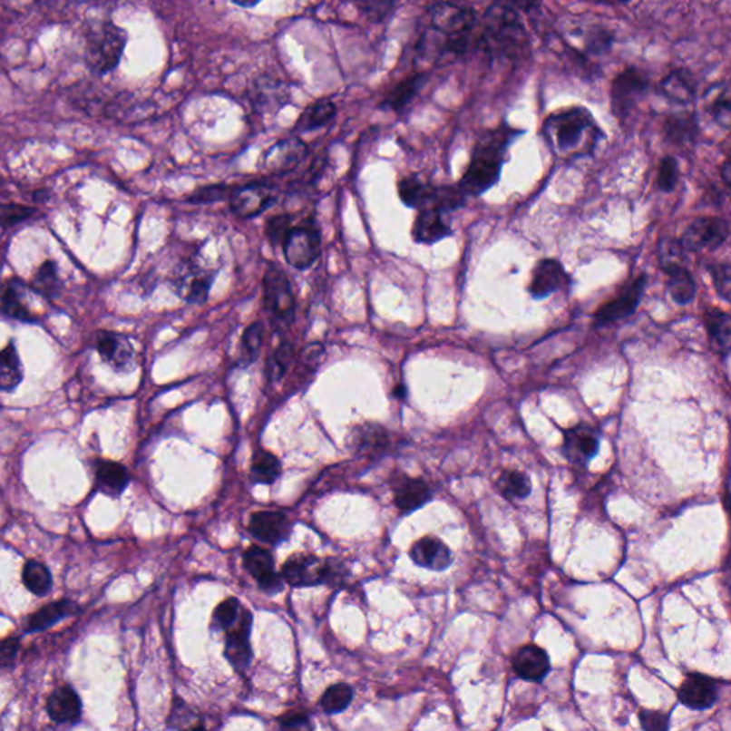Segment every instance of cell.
I'll list each match as a JSON object with an SVG mask.
<instances>
[{"label": "cell", "mask_w": 731, "mask_h": 731, "mask_svg": "<svg viewBox=\"0 0 731 731\" xmlns=\"http://www.w3.org/2000/svg\"><path fill=\"white\" fill-rule=\"evenodd\" d=\"M698 123L695 113L680 112L668 114L665 121L666 138L675 144H686L695 141Z\"/></svg>", "instance_id": "cell-33"}, {"label": "cell", "mask_w": 731, "mask_h": 731, "mask_svg": "<svg viewBox=\"0 0 731 731\" xmlns=\"http://www.w3.org/2000/svg\"><path fill=\"white\" fill-rule=\"evenodd\" d=\"M433 189L416 176L402 179L399 181V196L409 208H427L432 199Z\"/></svg>", "instance_id": "cell-41"}, {"label": "cell", "mask_w": 731, "mask_h": 731, "mask_svg": "<svg viewBox=\"0 0 731 731\" xmlns=\"http://www.w3.org/2000/svg\"><path fill=\"white\" fill-rule=\"evenodd\" d=\"M232 4H235L236 6L245 7V9H250V7L258 6L262 0H230Z\"/></svg>", "instance_id": "cell-60"}, {"label": "cell", "mask_w": 731, "mask_h": 731, "mask_svg": "<svg viewBox=\"0 0 731 731\" xmlns=\"http://www.w3.org/2000/svg\"><path fill=\"white\" fill-rule=\"evenodd\" d=\"M240 609L242 608H240L238 599H226L215 609V613L211 618V628L215 630H228L232 628L235 621L238 620Z\"/></svg>", "instance_id": "cell-49"}, {"label": "cell", "mask_w": 731, "mask_h": 731, "mask_svg": "<svg viewBox=\"0 0 731 731\" xmlns=\"http://www.w3.org/2000/svg\"><path fill=\"white\" fill-rule=\"evenodd\" d=\"M19 651V641L9 638L0 643V670L11 668Z\"/></svg>", "instance_id": "cell-57"}, {"label": "cell", "mask_w": 731, "mask_h": 731, "mask_svg": "<svg viewBox=\"0 0 731 731\" xmlns=\"http://www.w3.org/2000/svg\"><path fill=\"white\" fill-rule=\"evenodd\" d=\"M521 14H531L541 6V0H507Z\"/></svg>", "instance_id": "cell-59"}, {"label": "cell", "mask_w": 731, "mask_h": 731, "mask_svg": "<svg viewBox=\"0 0 731 731\" xmlns=\"http://www.w3.org/2000/svg\"><path fill=\"white\" fill-rule=\"evenodd\" d=\"M263 342V325L262 323H252L249 326L248 329L243 333L242 345H240V353H242V360L246 365L255 362L256 357L258 356V350Z\"/></svg>", "instance_id": "cell-48"}, {"label": "cell", "mask_w": 731, "mask_h": 731, "mask_svg": "<svg viewBox=\"0 0 731 731\" xmlns=\"http://www.w3.org/2000/svg\"><path fill=\"white\" fill-rule=\"evenodd\" d=\"M644 286H646V276H638L633 283L626 286L614 299L604 303L600 309L594 313L596 326L609 325V323L633 315L640 305Z\"/></svg>", "instance_id": "cell-13"}, {"label": "cell", "mask_w": 731, "mask_h": 731, "mask_svg": "<svg viewBox=\"0 0 731 731\" xmlns=\"http://www.w3.org/2000/svg\"><path fill=\"white\" fill-rule=\"evenodd\" d=\"M336 116V106L330 99H320L303 112L296 129L309 132L323 128Z\"/></svg>", "instance_id": "cell-37"}, {"label": "cell", "mask_w": 731, "mask_h": 731, "mask_svg": "<svg viewBox=\"0 0 731 731\" xmlns=\"http://www.w3.org/2000/svg\"><path fill=\"white\" fill-rule=\"evenodd\" d=\"M61 286V278L57 276V268L54 262H44L37 270L34 278V292L51 299L56 295Z\"/></svg>", "instance_id": "cell-46"}, {"label": "cell", "mask_w": 731, "mask_h": 731, "mask_svg": "<svg viewBox=\"0 0 731 731\" xmlns=\"http://www.w3.org/2000/svg\"><path fill=\"white\" fill-rule=\"evenodd\" d=\"M432 499V490L426 482L404 477L395 490V503L403 513H412Z\"/></svg>", "instance_id": "cell-27"}, {"label": "cell", "mask_w": 731, "mask_h": 731, "mask_svg": "<svg viewBox=\"0 0 731 731\" xmlns=\"http://www.w3.org/2000/svg\"><path fill=\"white\" fill-rule=\"evenodd\" d=\"M452 233L449 225L444 222L443 211L439 209L424 208L417 215L413 226V238L419 243L433 245Z\"/></svg>", "instance_id": "cell-26"}, {"label": "cell", "mask_w": 731, "mask_h": 731, "mask_svg": "<svg viewBox=\"0 0 731 731\" xmlns=\"http://www.w3.org/2000/svg\"><path fill=\"white\" fill-rule=\"evenodd\" d=\"M94 347L101 359L116 372H129L133 367V346L126 336L101 330L94 336Z\"/></svg>", "instance_id": "cell-14"}, {"label": "cell", "mask_w": 731, "mask_h": 731, "mask_svg": "<svg viewBox=\"0 0 731 731\" xmlns=\"http://www.w3.org/2000/svg\"><path fill=\"white\" fill-rule=\"evenodd\" d=\"M307 153V146L299 138L278 141L265 155V169L272 175H283L293 171Z\"/></svg>", "instance_id": "cell-17"}, {"label": "cell", "mask_w": 731, "mask_h": 731, "mask_svg": "<svg viewBox=\"0 0 731 731\" xmlns=\"http://www.w3.org/2000/svg\"><path fill=\"white\" fill-rule=\"evenodd\" d=\"M355 442L360 450H372L375 452H382L389 446V436H387L386 430L383 427L376 426V424H366V426H359L356 429Z\"/></svg>", "instance_id": "cell-43"}, {"label": "cell", "mask_w": 731, "mask_h": 731, "mask_svg": "<svg viewBox=\"0 0 731 731\" xmlns=\"http://www.w3.org/2000/svg\"><path fill=\"white\" fill-rule=\"evenodd\" d=\"M290 229H292L290 216L278 215L268 219V225H266V233H268V239L272 242L273 246L278 245V243L282 245Z\"/></svg>", "instance_id": "cell-53"}, {"label": "cell", "mask_w": 731, "mask_h": 731, "mask_svg": "<svg viewBox=\"0 0 731 731\" xmlns=\"http://www.w3.org/2000/svg\"><path fill=\"white\" fill-rule=\"evenodd\" d=\"M721 175H723V180H725L726 185L728 186V181H730V161H725V165L721 168Z\"/></svg>", "instance_id": "cell-61"}, {"label": "cell", "mask_w": 731, "mask_h": 731, "mask_svg": "<svg viewBox=\"0 0 731 731\" xmlns=\"http://www.w3.org/2000/svg\"><path fill=\"white\" fill-rule=\"evenodd\" d=\"M638 718L644 730L663 731L668 728V716L661 711L641 710Z\"/></svg>", "instance_id": "cell-55"}, {"label": "cell", "mask_w": 731, "mask_h": 731, "mask_svg": "<svg viewBox=\"0 0 731 731\" xmlns=\"http://www.w3.org/2000/svg\"><path fill=\"white\" fill-rule=\"evenodd\" d=\"M128 41V32L113 22H91L84 29L83 61L88 71L96 76L116 71Z\"/></svg>", "instance_id": "cell-4"}, {"label": "cell", "mask_w": 731, "mask_h": 731, "mask_svg": "<svg viewBox=\"0 0 731 731\" xmlns=\"http://www.w3.org/2000/svg\"><path fill=\"white\" fill-rule=\"evenodd\" d=\"M410 557L417 566L433 571H443L452 564L449 547L437 537H423L413 544Z\"/></svg>", "instance_id": "cell-21"}, {"label": "cell", "mask_w": 731, "mask_h": 731, "mask_svg": "<svg viewBox=\"0 0 731 731\" xmlns=\"http://www.w3.org/2000/svg\"><path fill=\"white\" fill-rule=\"evenodd\" d=\"M658 93L671 103L686 106L695 102L697 84L695 78L685 69H673L661 79Z\"/></svg>", "instance_id": "cell-24"}, {"label": "cell", "mask_w": 731, "mask_h": 731, "mask_svg": "<svg viewBox=\"0 0 731 731\" xmlns=\"http://www.w3.org/2000/svg\"><path fill=\"white\" fill-rule=\"evenodd\" d=\"M266 307L273 317L282 322H290L295 315V295L288 275L278 266H270L266 270L265 280Z\"/></svg>", "instance_id": "cell-9"}, {"label": "cell", "mask_w": 731, "mask_h": 731, "mask_svg": "<svg viewBox=\"0 0 731 731\" xmlns=\"http://www.w3.org/2000/svg\"><path fill=\"white\" fill-rule=\"evenodd\" d=\"M128 484L129 473L126 467L109 460L99 462L96 466V486L102 493L111 497L121 496Z\"/></svg>", "instance_id": "cell-30"}, {"label": "cell", "mask_w": 731, "mask_h": 731, "mask_svg": "<svg viewBox=\"0 0 731 731\" xmlns=\"http://www.w3.org/2000/svg\"><path fill=\"white\" fill-rule=\"evenodd\" d=\"M249 531L258 541L278 546L288 539L292 526L286 514L280 512H258L250 517Z\"/></svg>", "instance_id": "cell-18"}, {"label": "cell", "mask_w": 731, "mask_h": 731, "mask_svg": "<svg viewBox=\"0 0 731 731\" xmlns=\"http://www.w3.org/2000/svg\"><path fill=\"white\" fill-rule=\"evenodd\" d=\"M22 580L27 590L34 593V596L44 598L49 591H51L54 579H52L51 571L41 561L29 560L26 561L24 567V573H22Z\"/></svg>", "instance_id": "cell-39"}, {"label": "cell", "mask_w": 731, "mask_h": 731, "mask_svg": "<svg viewBox=\"0 0 731 731\" xmlns=\"http://www.w3.org/2000/svg\"><path fill=\"white\" fill-rule=\"evenodd\" d=\"M497 486H499L500 493L510 500L524 499L531 492V479L517 470L503 472L497 482Z\"/></svg>", "instance_id": "cell-42"}, {"label": "cell", "mask_w": 731, "mask_h": 731, "mask_svg": "<svg viewBox=\"0 0 731 731\" xmlns=\"http://www.w3.org/2000/svg\"><path fill=\"white\" fill-rule=\"evenodd\" d=\"M273 198L266 186L248 185L235 189L230 195V208L240 218L258 216L272 203Z\"/></svg>", "instance_id": "cell-23"}, {"label": "cell", "mask_w": 731, "mask_h": 731, "mask_svg": "<svg viewBox=\"0 0 731 731\" xmlns=\"http://www.w3.org/2000/svg\"><path fill=\"white\" fill-rule=\"evenodd\" d=\"M678 700L691 710H706L718 698L717 681L700 673H690L677 691Z\"/></svg>", "instance_id": "cell-16"}, {"label": "cell", "mask_w": 731, "mask_h": 731, "mask_svg": "<svg viewBox=\"0 0 731 731\" xmlns=\"http://www.w3.org/2000/svg\"><path fill=\"white\" fill-rule=\"evenodd\" d=\"M78 613V606L71 600H59L49 603L41 610L32 614L31 618L27 619L26 630L27 631H41L52 628L54 624L59 623L63 619L73 616Z\"/></svg>", "instance_id": "cell-31"}, {"label": "cell", "mask_w": 731, "mask_h": 731, "mask_svg": "<svg viewBox=\"0 0 731 731\" xmlns=\"http://www.w3.org/2000/svg\"><path fill=\"white\" fill-rule=\"evenodd\" d=\"M677 179L678 166L676 159L670 158V156L663 159L660 169H658V188L663 191H671L677 185Z\"/></svg>", "instance_id": "cell-54"}, {"label": "cell", "mask_w": 731, "mask_h": 731, "mask_svg": "<svg viewBox=\"0 0 731 731\" xmlns=\"http://www.w3.org/2000/svg\"><path fill=\"white\" fill-rule=\"evenodd\" d=\"M616 42V34L610 27L604 24H593L584 34V52L589 56L604 57L610 54Z\"/></svg>", "instance_id": "cell-38"}, {"label": "cell", "mask_w": 731, "mask_h": 731, "mask_svg": "<svg viewBox=\"0 0 731 731\" xmlns=\"http://www.w3.org/2000/svg\"><path fill=\"white\" fill-rule=\"evenodd\" d=\"M46 711L57 725H76L82 717V701L71 686H62L47 698Z\"/></svg>", "instance_id": "cell-19"}, {"label": "cell", "mask_w": 731, "mask_h": 731, "mask_svg": "<svg viewBox=\"0 0 731 731\" xmlns=\"http://www.w3.org/2000/svg\"><path fill=\"white\" fill-rule=\"evenodd\" d=\"M563 453L574 466L584 467L599 452L598 430L589 424H577L564 430Z\"/></svg>", "instance_id": "cell-12"}, {"label": "cell", "mask_w": 731, "mask_h": 731, "mask_svg": "<svg viewBox=\"0 0 731 731\" xmlns=\"http://www.w3.org/2000/svg\"><path fill=\"white\" fill-rule=\"evenodd\" d=\"M246 570L252 574L258 580V588L268 594H276L283 589L282 576H278L275 570V561H273L270 551L263 547L252 546L243 554Z\"/></svg>", "instance_id": "cell-15"}, {"label": "cell", "mask_w": 731, "mask_h": 731, "mask_svg": "<svg viewBox=\"0 0 731 731\" xmlns=\"http://www.w3.org/2000/svg\"><path fill=\"white\" fill-rule=\"evenodd\" d=\"M293 346L290 343H282L268 360V376L272 382L283 379L292 366Z\"/></svg>", "instance_id": "cell-47"}, {"label": "cell", "mask_w": 731, "mask_h": 731, "mask_svg": "<svg viewBox=\"0 0 731 731\" xmlns=\"http://www.w3.org/2000/svg\"><path fill=\"white\" fill-rule=\"evenodd\" d=\"M228 193V188L225 186H211V188H203L200 190H196L193 195L189 198V201H196V203H206V201H218L225 198Z\"/></svg>", "instance_id": "cell-56"}, {"label": "cell", "mask_w": 731, "mask_h": 731, "mask_svg": "<svg viewBox=\"0 0 731 731\" xmlns=\"http://www.w3.org/2000/svg\"><path fill=\"white\" fill-rule=\"evenodd\" d=\"M706 98H710L708 99L707 111L713 121L720 124L721 128H730L731 101L730 88H728L727 82L713 86L710 91H707Z\"/></svg>", "instance_id": "cell-36"}, {"label": "cell", "mask_w": 731, "mask_h": 731, "mask_svg": "<svg viewBox=\"0 0 731 731\" xmlns=\"http://www.w3.org/2000/svg\"><path fill=\"white\" fill-rule=\"evenodd\" d=\"M339 567L319 557L296 554L282 567V579L293 588H309L322 583H333L339 577Z\"/></svg>", "instance_id": "cell-5"}, {"label": "cell", "mask_w": 731, "mask_h": 731, "mask_svg": "<svg viewBox=\"0 0 731 731\" xmlns=\"http://www.w3.org/2000/svg\"><path fill=\"white\" fill-rule=\"evenodd\" d=\"M0 310L12 319L34 322V313L24 303V285L16 280H12L5 286L4 292L0 295Z\"/></svg>", "instance_id": "cell-34"}, {"label": "cell", "mask_w": 731, "mask_h": 731, "mask_svg": "<svg viewBox=\"0 0 731 731\" xmlns=\"http://www.w3.org/2000/svg\"><path fill=\"white\" fill-rule=\"evenodd\" d=\"M730 235L728 223L718 218H701L686 229L681 238V248L690 252L715 250L726 242Z\"/></svg>", "instance_id": "cell-10"}, {"label": "cell", "mask_w": 731, "mask_h": 731, "mask_svg": "<svg viewBox=\"0 0 731 731\" xmlns=\"http://www.w3.org/2000/svg\"><path fill=\"white\" fill-rule=\"evenodd\" d=\"M529 49L531 41L521 12L507 0H494L479 17L476 51L492 61L517 62Z\"/></svg>", "instance_id": "cell-1"}, {"label": "cell", "mask_w": 731, "mask_h": 731, "mask_svg": "<svg viewBox=\"0 0 731 731\" xmlns=\"http://www.w3.org/2000/svg\"><path fill=\"white\" fill-rule=\"evenodd\" d=\"M547 143L557 155L567 158L589 155L604 138L603 132L586 108L573 106L554 112L544 121Z\"/></svg>", "instance_id": "cell-3"}, {"label": "cell", "mask_w": 731, "mask_h": 731, "mask_svg": "<svg viewBox=\"0 0 731 731\" xmlns=\"http://www.w3.org/2000/svg\"><path fill=\"white\" fill-rule=\"evenodd\" d=\"M598 4L610 5V6H618V5L630 4L631 0H594Z\"/></svg>", "instance_id": "cell-62"}, {"label": "cell", "mask_w": 731, "mask_h": 731, "mask_svg": "<svg viewBox=\"0 0 731 731\" xmlns=\"http://www.w3.org/2000/svg\"><path fill=\"white\" fill-rule=\"evenodd\" d=\"M213 276L198 266L189 265L175 278V290L188 303H205L210 290Z\"/></svg>", "instance_id": "cell-22"}, {"label": "cell", "mask_w": 731, "mask_h": 731, "mask_svg": "<svg viewBox=\"0 0 731 731\" xmlns=\"http://www.w3.org/2000/svg\"><path fill=\"white\" fill-rule=\"evenodd\" d=\"M355 4L372 24H382L396 11L399 0H355Z\"/></svg>", "instance_id": "cell-45"}, {"label": "cell", "mask_w": 731, "mask_h": 731, "mask_svg": "<svg viewBox=\"0 0 731 731\" xmlns=\"http://www.w3.org/2000/svg\"><path fill=\"white\" fill-rule=\"evenodd\" d=\"M513 670L523 680L541 681L551 671V660L543 648L526 644L513 656Z\"/></svg>", "instance_id": "cell-20"}, {"label": "cell", "mask_w": 731, "mask_h": 731, "mask_svg": "<svg viewBox=\"0 0 731 731\" xmlns=\"http://www.w3.org/2000/svg\"><path fill=\"white\" fill-rule=\"evenodd\" d=\"M661 270L668 275V288H670L671 297L678 305H688L695 299L696 282L687 268H683L677 262H665L661 266Z\"/></svg>", "instance_id": "cell-29"}, {"label": "cell", "mask_w": 731, "mask_h": 731, "mask_svg": "<svg viewBox=\"0 0 731 731\" xmlns=\"http://www.w3.org/2000/svg\"><path fill=\"white\" fill-rule=\"evenodd\" d=\"M519 134L521 131H516L503 122L477 139L469 168L459 183L464 195H482L499 180L510 144Z\"/></svg>", "instance_id": "cell-2"}, {"label": "cell", "mask_w": 731, "mask_h": 731, "mask_svg": "<svg viewBox=\"0 0 731 731\" xmlns=\"http://www.w3.org/2000/svg\"><path fill=\"white\" fill-rule=\"evenodd\" d=\"M286 262L292 268L305 270L320 255V235L313 223L292 226L282 243Z\"/></svg>", "instance_id": "cell-8"}, {"label": "cell", "mask_w": 731, "mask_h": 731, "mask_svg": "<svg viewBox=\"0 0 731 731\" xmlns=\"http://www.w3.org/2000/svg\"><path fill=\"white\" fill-rule=\"evenodd\" d=\"M706 330L713 349L727 357L731 346V320L728 313L711 307L705 315Z\"/></svg>", "instance_id": "cell-28"}, {"label": "cell", "mask_w": 731, "mask_h": 731, "mask_svg": "<svg viewBox=\"0 0 731 731\" xmlns=\"http://www.w3.org/2000/svg\"><path fill=\"white\" fill-rule=\"evenodd\" d=\"M282 466L275 454L268 450H258L253 456L250 476L253 482L258 484H273L280 476Z\"/></svg>", "instance_id": "cell-40"}, {"label": "cell", "mask_w": 731, "mask_h": 731, "mask_svg": "<svg viewBox=\"0 0 731 731\" xmlns=\"http://www.w3.org/2000/svg\"><path fill=\"white\" fill-rule=\"evenodd\" d=\"M252 620V613L245 609H240L238 620L235 621L232 628L226 630L228 631L225 648L226 658L240 673L249 668V663L252 658V648H250Z\"/></svg>", "instance_id": "cell-11"}, {"label": "cell", "mask_w": 731, "mask_h": 731, "mask_svg": "<svg viewBox=\"0 0 731 731\" xmlns=\"http://www.w3.org/2000/svg\"><path fill=\"white\" fill-rule=\"evenodd\" d=\"M430 26L440 36H463L476 34L479 16L467 5L439 2L430 9Z\"/></svg>", "instance_id": "cell-7"}, {"label": "cell", "mask_w": 731, "mask_h": 731, "mask_svg": "<svg viewBox=\"0 0 731 731\" xmlns=\"http://www.w3.org/2000/svg\"><path fill=\"white\" fill-rule=\"evenodd\" d=\"M353 690L349 685L339 683V685L330 686L325 691L320 705L323 710L327 715H336V713H342L346 708L349 707L352 703Z\"/></svg>", "instance_id": "cell-44"}, {"label": "cell", "mask_w": 731, "mask_h": 731, "mask_svg": "<svg viewBox=\"0 0 731 731\" xmlns=\"http://www.w3.org/2000/svg\"><path fill=\"white\" fill-rule=\"evenodd\" d=\"M711 278L717 288L718 295L728 302L731 293V268L728 263H716L710 266Z\"/></svg>", "instance_id": "cell-52"}, {"label": "cell", "mask_w": 731, "mask_h": 731, "mask_svg": "<svg viewBox=\"0 0 731 731\" xmlns=\"http://www.w3.org/2000/svg\"><path fill=\"white\" fill-rule=\"evenodd\" d=\"M22 379L24 369L21 357L14 343H9L4 350H0V390L12 392L21 385Z\"/></svg>", "instance_id": "cell-35"}, {"label": "cell", "mask_w": 731, "mask_h": 731, "mask_svg": "<svg viewBox=\"0 0 731 731\" xmlns=\"http://www.w3.org/2000/svg\"><path fill=\"white\" fill-rule=\"evenodd\" d=\"M34 213V208H27L16 203H0V226L11 228L17 223L24 222Z\"/></svg>", "instance_id": "cell-51"}, {"label": "cell", "mask_w": 731, "mask_h": 731, "mask_svg": "<svg viewBox=\"0 0 731 731\" xmlns=\"http://www.w3.org/2000/svg\"><path fill=\"white\" fill-rule=\"evenodd\" d=\"M650 82L638 67L629 66L613 79L610 89L611 111L619 121L630 116L638 102L648 94Z\"/></svg>", "instance_id": "cell-6"}, {"label": "cell", "mask_w": 731, "mask_h": 731, "mask_svg": "<svg viewBox=\"0 0 731 731\" xmlns=\"http://www.w3.org/2000/svg\"><path fill=\"white\" fill-rule=\"evenodd\" d=\"M567 275L563 266L557 260L543 258L537 263L531 278V293L534 299H544L547 296L563 288Z\"/></svg>", "instance_id": "cell-25"}, {"label": "cell", "mask_w": 731, "mask_h": 731, "mask_svg": "<svg viewBox=\"0 0 731 731\" xmlns=\"http://www.w3.org/2000/svg\"><path fill=\"white\" fill-rule=\"evenodd\" d=\"M171 728H200V720L196 717L195 711L191 710L185 701L176 697L173 701L171 716L168 718Z\"/></svg>", "instance_id": "cell-50"}, {"label": "cell", "mask_w": 731, "mask_h": 731, "mask_svg": "<svg viewBox=\"0 0 731 731\" xmlns=\"http://www.w3.org/2000/svg\"><path fill=\"white\" fill-rule=\"evenodd\" d=\"M427 76L424 73H414L404 81L400 82L396 88L393 89L387 98L382 102L383 108L390 109L396 113H403L407 106L416 98L423 84L426 82Z\"/></svg>", "instance_id": "cell-32"}, {"label": "cell", "mask_w": 731, "mask_h": 731, "mask_svg": "<svg viewBox=\"0 0 731 731\" xmlns=\"http://www.w3.org/2000/svg\"><path fill=\"white\" fill-rule=\"evenodd\" d=\"M280 726L282 728H307L309 726V718L306 717L302 713H288L285 717L280 718Z\"/></svg>", "instance_id": "cell-58"}]
</instances>
